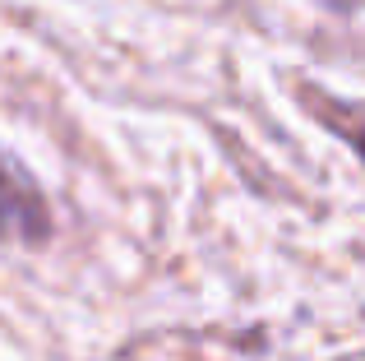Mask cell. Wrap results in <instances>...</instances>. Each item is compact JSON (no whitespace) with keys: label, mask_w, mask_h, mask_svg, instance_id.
Masks as SVG:
<instances>
[{"label":"cell","mask_w":365,"mask_h":361,"mask_svg":"<svg viewBox=\"0 0 365 361\" xmlns=\"http://www.w3.org/2000/svg\"><path fill=\"white\" fill-rule=\"evenodd\" d=\"M51 236V208L19 158L0 153V241L42 245Z\"/></svg>","instance_id":"cell-1"},{"label":"cell","mask_w":365,"mask_h":361,"mask_svg":"<svg viewBox=\"0 0 365 361\" xmlns=\"http://www.w3.org/2000/svg\"><path fill=\"white\" fill-rule=\"evenodd\" d=\"M319 116H329V126L347 135V144L356 148L361 163H365V102H347V107L329 102V111H319Z\"/></svg>","instance_id":"cell-2"},{"label":"cell","mask_w":365,"mask_h":361,"mask_svg":"<svg viewBox=\"0 0 365 361\" xmlns=\"http://www.w3.org/2000/svg\"><path fill=\"white\" fill-rule=\"evenodd\" d=\"M314 5H324V9H333V14H347V9H356L361 0H314Z\"/></svg>","instance_id":"cell-3"}]
</instances>
